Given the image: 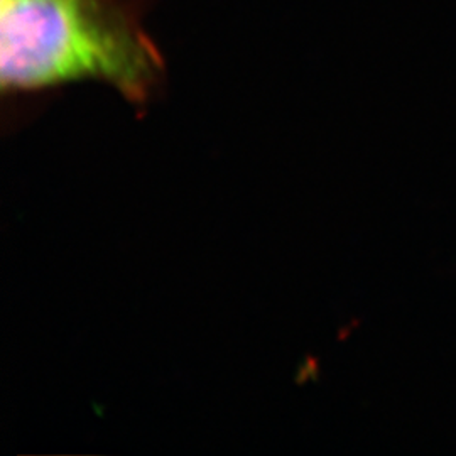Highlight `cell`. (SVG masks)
I'll return each instance as SVG.
<instances>
[{
    "instance_id": "obj_1",
    "label": "cell",
    "mask_w": 456,
    "mask_h": 456,
    "mask_svg": "<svg viewBox=\"0 0 456 456\" xmlns=\"http://www.w3.org/2000/svg\"><path fill=\"white\" fill-rule=\"evenodd\" d=\"M163 75L132 0H0L4 92L100 82L146 103Z\"/></svg>"
}]
</instances>
